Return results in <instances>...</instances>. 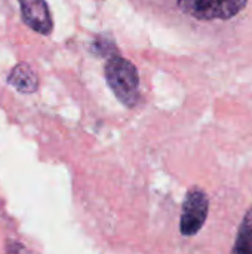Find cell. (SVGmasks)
Here are the masks:
<instances>
[{"label":"cell","mask_w":252,"mask_h":254,"mask_svg":"<svg viewBox=\"0 0 252 254\" xmlns=\"http://www.w3.org/2000/svg\"><path fill=\"white\" fill-rule=\"evenodd\" d=\"M104 74L116 98L126 107H134L140 97V77L137 67L120 54L107 58Z\"/></svg>","instance_id":"obj_1"},{"label":"cell","mask_w":252,"mask_h":254,"mask_svg":"<svg viewBox=\"0 0 252 254\" xmlns=\"http://www.w3.org/2000/svg\"><path fill=\"white\" fill-rule=\"evenodd\" d=\"M180 10L202 21L230 19L238 15L248 0H175Z\"/></svg>","instance_id":"obj_2"},{"label":"cell","mask_w":252,"mask_h":254,"mask_svg":"<svg viewBox=\"0 0 252 254\" xmlns=\"http://www.w3.org/2000/svg\"><path fill=\"white\" fill-rule=\"evenodd\" d=\"M208 196L203 190L192 189L187 193L180 222V229L184 237H193L202 229L208 216Z\"/></svg>","instance_id":"obj_3"},{"label":"cell","mask_w":252,"mask_h":254,"mask_svg":"<svg viewBox=\"0 0 252 254\" xmlns=\"http://www.w3.org/2000/svg\"><path fill=\"white\" fill-rule=\"evenodd\" d=\"M22 21L34 31L49 36L53 30L49 6L45 0H18Z\"/></svg>","instance_id":"obj_4"},{"label":"cell","mask_w":252,"mask_h":254,"mask_svg":"<svg viewBox=\"0 0 252 254\" xmlns=\"http://www.w3.org/2000/svg\"><path fill=\"white\" fill-rule=\"evenodd\" d=\"M7 83L22 94H33L39 88V77L27 63H18L7 74Z\"/></svg>","instance_id":"obj_5"},{"label":"cell","mask_w":252,"mask_h":254,"mask_svg":"<svg viewBox=\"0 0 252 254\" xmlns=\"http://www.w3.org/2000/svg\"><path fill=\"white\" fill-rule=\"evenodd\" d=\"M232 254H252V205L239 226Z\"/></svg>","instance_id":"obj_6"},{"label":"cell","mask_w":252,"mask_h":254,"mask_svg":"<svg viewBox=\"0 0 252 254\" xmlns=\"http://www.w3.org/2000/svg\"><path fill=\"white\" fill-rule=\"evenodd\" d=\"M92 52L100 55V57H105V58H110L111 55L119 54L113 37L110 34H107V33L100 34V36L95 37V40L92 43Z\"/></svg>","instance_id":"obj_7"}]
</instances>
